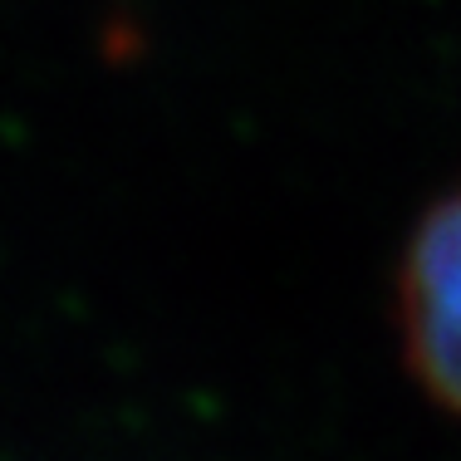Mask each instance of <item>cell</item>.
I'll list each match as a JSON object with an SVG mask.
<instances>
[{
    "label": "cell",
    "instance_id": "6da1fadb",
    "mask_svg": "<svg viewBox=\"0 0 461 461\" xmlns=\"http://www.w3.org/2000/svg\"><path fill=\"white\" fill-rule=\"evenodd\" d=\"M398 329L412 378L461 417V186L437 196L402 250Z\"/></svg>",
    "mask_w": 461,
    "mask_h": 461
}]
</instances>
